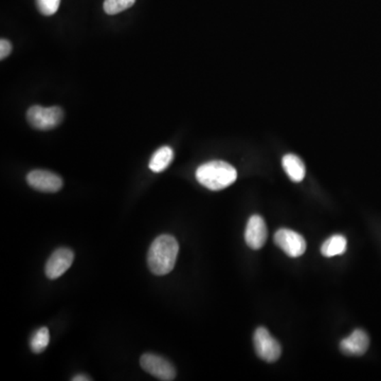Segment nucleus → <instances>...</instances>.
Here are the masks:
<instances>
[{"label": "nucleus", "mask_w": 381, "mask_h": 381, "mask_svg": "<svg viewBox=\"0 0 381 381\" xmlns=\"http://www.w3.org/2000/svg\"><path fill=\"white\" fill-rule=\"evenodd\" d=\"M180 245L174 236L163 234L150 245L148 253V268L154 275H165L175 267Z\"/></svg>", "instance_id": "f257e3e1"}, {"label": "nucleus", "mask_w": 381, "mask_h": 381, "mask_svg": "<svg viewBox=\"0 0 381 381\" xmlns=\"http://www.w3.org/2000/svg\"><path fill=\"white\" fill-rule=\"evenodd\" d=\"M238 172L236 167L225 161L214 160L204 163L196 171V180L204 188L221 191L236 182Z\"/></svg>", "instance_id": "f03ea898"}, {"label": "nucleus", "mask_w": 381, "mask_h": 381, "mask_svg": "<svg viewBox=\"0 0 381 381\" xmlns=\"http://www.w3.org/2000/svg\"><path fill=\"white\" fill-rule=\"evenodd\" d=\"M64 111L61 107H42L34 105L27 111V120L30 126L40 131H50L59 126L63 121Z\"/></svg>", "instance_id": "7ed1b4c3"}, {"label": "nucleus", "mask_w": 381, "mask_h": 381, "mask_svg": "<svg viewBox=\"0 0 381 381\" xmlns=\"http://www.w3.org/2000/svg\"><path fill=\"white\" fill-rule=\"evenodd\" d=\"M253 343L256 354L266 363H275L281 357V346L265 327L254 331Z\"/></svg>", "instance_id": "20e7f679"}, {"label": "nucleus", "mask_w": 381, "mask_h": 381, "mask_svg": "<svg viewBox=\"0 0 381 381\" xmlns=\"http://www.w3.org/2000/svg\"><path fill=\"white\" fill-rule=\"evenodd\" d=\"M273 240L275 244L289 258H299L307 251V241L301 234L292 230L285 228L277 230Z\"/></svg>", "instance_id": "39448f33"}, {"label": "nucleus", "mask_w": 381, "mask_h": 381, "mask_svg": "<svg viewBox=\"0 0 381 381\" xmlns=\"http://www.w3.org/2000/svg\"><path fill=\"white\" fill-rule=\"evenodd\" d=\"M140 365L144 371L157 380L171 381L175 380L176 370L174 365L163 357L155 354H144L140 359Z\"/></svg>", "instance_id": "423d86ee"}, {"label": "nucleus", "mask_w": 381, "mask_h": 381, "mask_svg": "<svg viewBox=\"0 0 381 381\" xmlns=\"http://www.w3.org/2000/svg\"><path fill=\"white\" fill-rule=\"evenodd\" d=\"M27 182L34 190L55 193L63 188V180L57 174L45 170H35L27 175Z\"/></svg>", "instance_id": "0eeeda50"}, {"label": "nucleus", "mask_w": 381, "mask_h": 381, "mask_svg": "<svg viewBox=\"0 0 381 381\" xmlns=\"http://www.w3.org/2000/svg\"><path fill=\"white\" fill-rule=\"evenodd\" d=\"M74 260V253L69 248H60L51 254L45 267L47 277L55 280L63 275Z\"/></svg>", "instance_id": "6e6552de"}, {"label": "nucleus", "mask_w": 381, "mask_h": 381, "mask_svg": "<svg viewBox=\"0 0 381 381\" xmlns=\"http://www.w3.org/2000/svg\"><path fill=\"white\" fill-rule=\"evenodd\" d=\"M267 236L268 231L264 219L260 215L251 216L245 230L246 244L253 250H260L266 244Z\"/></svg>", "instance_id": "1a4fd4ad"}, {"label": "nucleus", "mask_w": 381, "mask_h": 381, "mask_svg": "<svg viewBox=\"0 0 381 381\" xmlns=\"http://www.w3.org/2000/svg\"><path fill=\"white\" fill-rule=\"evenodd\" d=\"M370 346V338L363 329H355L340 342V350L348 356H363Z\"/></svg>", "instance_id": "9d476101"}, {"label": "nucleus", "mask_w": 381, "mask_h": 381, "mask_svg": "<svg viewBox=\"0 0 381 381\" xmlns=\"http://www.w3.org/2000/svg\"><path fill=\"white\" fill-rule=\"evenodd\" d=\"M284 170L288 177L294 182H301L304 180L307 169L304 162L297 155L288 154L283 157L282 160Z\"/></svg>", "instance_id": "9b49d317"}, {"label": "nucleus", "mask_w": 381, "mask_h": 381, "mask_svg": "<svg viewBox=\"0 0 381 381\" xmlns=\"http://www.w3.org/2000/svg\"><path fill=\"white\" fill-rule=\"evenodd\" d=\"M173 159V150L170 146H162L154 153L148 167H150V171L154 172V173H161L169 167Z\"/></svg>", "instance_id": "f8f14e48"}, {"label": "nucleus", "mask_w": 381, "mask_h": 381, "mask_svg": "<svg viewBox=\"0 0 381 381\" xmlns=\"http://www.w3.org/2000/svg\"><path fill=\"white\" fill-rule=\"evenodd\" d=\"M346 245H348L346 238L341 234H336L323 243L322 247H321V253L325 258L341 255L346 251Z\"/></svg>", "instance_id": "ddd939ff"}, {"label": "nucleus", "mask_w": 381, "mask_h": 381, "mask_svg": "<svg viewBox=\"0 0 381 381\" xmlns=\"http://www.w3.org/2000/svg\"><path fill=\"white\" fill-rule=\"evenodd\" d=\"M49 341H50L49 329L47 327H42L32 336L30 348H31L32 352L35 353V354H40L48 348Z\"/></svg>", "instance_id": "4468645a"}, {"label": "nucleus", "mask_w": 381, "mask_h": 381, "mask_svg": "<svg viewBox=\"0 0 381 381\" xmlns=\"http://www.w3.org/2000/svg\"><path fill=\"white\" fill-rule=\"evenodd\" d=\"M136 0H105L104 11L106 14L116 15L131 8Z\"/></svg>", "instance_id": "2eb2a0df"}, {"label": "nucleus", "mask_w": 381, "mask_h": 381, "mask_svg": "<svg viewBox=\"0 0 381 381\" xmlns=\"http://www.w3.org/2000/svg\"><path fill=\"white\" fill-rule=\"evenodd\" d=\"M61 0H36L38 11L45 16H51L59 10Z\"/></svg>", "instance_id": "dca6fc26"}, {"label": "nucleus", "mask_w": 381, "mask_h": 381, "mask_svg": "<svg viewBox=\"0 0 381 381\" xmlns=\"http://www.w3.org/2000/svg\"><path fill=\"white\" fill-rule=\"evenodd\" d=\"M11 51H12V44L8 40L1 38L0 40V59L1 61L10 55Z\"/></svg>", "instance_id": "f3484780"}, {"label": "nucleus", "mask_w": 381, "mask_h": 381, "mask_svg": "<svg viewBox=\"0 0 381 381\" xmlns=\"http://www.w3.org/2000/svg\"><path fill=\"white\" fill-rule=\"evenodd\" d=\"M73 381H88L92 380V378L88 377V376L85 375H77L74 376V377L72 378Z\"/></svg>", "instance_id": "a211bd4d"}]
</instances>
